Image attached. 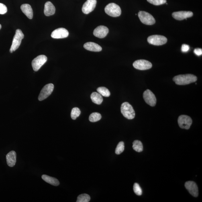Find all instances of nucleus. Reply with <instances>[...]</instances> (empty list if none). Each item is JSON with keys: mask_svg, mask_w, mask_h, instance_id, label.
<instances>
[{"mask_svg": "<svg viewBox=\"0 0 202 202\" xmlns=\"http://www.w3.org/2000/svg\"><path fill=\"white\" fill-rule=\"evenodd\" d=\"M97 91L100 95L105 97H109L111 95L110 92L109 90L105 87L98 88Z\"/></svg>", "mask_w": 202, "mask_h": 202, "instance_id": "24", "label": "nucleus"}, {"mask_svg": "<svg viewBox=\"0 0 202 202\" xmlns=\"http://www.w3.org/2000/svg\"><path fill=\"white\" fill-rule=\"evenodd\" d=\"M197 76L193 74H180L174 76L173 81L178 85H188L197 81Z\"/></svg>", "mask_w": 202, "mask_h": 202, "instance_id": "1", "label": "nucleus"}, {"mask_svg": "<svg viewBox=\"0 0 202 202\" xmlns=\"http://www.w3.org/2000/svg\"><path fill=\"white\" fill-rule=\"evenodd\" d=\"M84 48L86 50L93 52H100L102 50V48L99 45L93 42H88L84 44Z\"/></svg>", "mask_w": 202, "mask_h": 202, "instance_id": "19", "label": "nucleus"}, {"mask_svg": "<svg viewBox=\"0 0 202 202\" xmlns=\"http://www.w3.org/2000/svg\"><path fill=\"white\" fill-rule=\"evenodd\" d=\"M21 9L23 13L28 18L32 19L33 17V11L31 6L28 4H24L21 5Z\"/></svg>", "mask_w": 202, "mask_h": 202, "instance_id": "20", "label": "nucleus"}, {"mask_svg": "<svg viewBox=\"0 0 202 202\" xmlns=\"http://www.w3.org/2000/svg\"><path fill=\"white\" fill-rule=\"evenodd\" d=\"M133 66L137 69L146 70L151 68L152 64L148 61L145 60H139L135 61L133 64Z\"/></svg>", "mask_w": 202, "mask_h": 202, "instance_id": "11", "label": "nucleus"}, {"mask_svg": "<svg viewBox=\"0 0 202 202\" xmlns=\"http://www.w3.org/2000/svg\"><path fill=\"white\" fill-rule=\"evenodd\" d=\"M105 10L106 14L112 17H117L120 16L121 14V10L119 5L115 3H110L105 8Z\"/></svg>", "mask_w": 202, "mask_h": 202, "instance_id": "4", "label": "nucleus"}, {"mask_svg": "<svg viewBox=\"0 0 202 202\" xmlns=\"http://www.w3.org/2000/svg\"><path fill=\"white\" fill-rule=\"evenodd\" d=\"M69 33L67 29L63 28H60L53 31L51 36L54 39H62L68 37Z\"/></svg>", "mask_w": 202, "mask_h": 202, "instance_id": "13", "label": "nucleus"}, {"mask_svg": "<svg viewBox=\"0 0 202 202\" xmlns=\"http://www.w3.org/2000/svg\"><path fill=\"white\" fill-rule=\"evenodd\" d=\"M189 46L188 45L184 44L182 45V51L183 52H187L189 50Z\"/></svg>", "mask_w": 202, "mask_h": 202, "instance_id": "32", "label": "nucleus"}, {"mask_svg": "<svg viewBox=\"0 0 202 202\" xmlns=\"http://www.w3.org/2000/svg\"><path fill=\"white\" fill-rule=\"evenodd\" d=\"M133 190L137 195L140 196L142 195V191L140 186L138 183H135L133 186Z\"/></svg>", "mask_w": 202, "mask_h": 202, "instance_id": "29", "label": "nucleus"}, {"mask_svg": "<svg viewBox=\"0 0 202 202\" xmlns=\"http://www.w3.org/2000/svg\"><path fill=\"white\" fill-rule=\"evenodd\" d=\"M133 150L137 152H142L143 150V146L142 142L138 140L134 141L133 142Z\"/></svg>", "mask_w": 202, "mask_h": 202, "instance_id": "23", "label": "nucleus"}, {"mask_svg": "<svg viewBox=\"0 0 202 202\" xmlns=\"http://www.w3.org/2000/svg\"><path fill=\"white\" fill-rule=\"evenodd\" d=\"M97 0H87L82 6V11L85 14H89L95 8Z\"/></svg>", "mask_w": 202, "mask_h": 202, "instance_id": "12", "label": "nucleus"}, {"mask_svg": "<svg viewBox=\"0 0 202 202\" xmlns=\"http://www.w3.org/2000/svg\"><path fill=\"white\" fill-rule=\"evenodd\" d=\"M47 60V57L44 55L39 56L32 61V65L33 70L38 71Z\"/></svg>", "mask_w": 202, "mask_h": 202, "instance_id": "7", "label": "nucleus"}, {"mask_svg": "<svg viewBox=\"0 0 202 202\" xmlns=\"http://www.w3.org/2000/svg\"><path fill=\"white\" fill-rule=\"evenodd\" d=\"M109 31V29L107 27L104 25H100L95 29L93 34L97 38H103L107 36Z\"/></svg>", "mask_w": 202, "mask_h": 202, "instance_id": "15", "label": "nucleus"}, {"mask_svg": "<svg viewBox=\"0 0 202 202\" xmlns=\"http://www.w3.org/2000/svg\"><path fill=\"white\" fill-rule=\"evenodd\" d=\"M122 114L123 116L128 119H132L134 118L135 112L132 106L127 102L122 104L121 108Z\"/></svg>", "mask_w": 202, "mask_h": 202, "instance_id": "2", "label": "nucleus"}, {"mask_svg": "<svg viewBox=\"0 0 202 202\" xmlns=\"http://www.w3.org/2000/svg\"><path fill=\"white\" fill-rule=\"evenodd\" d=\"M178 125L180 128L183 129H189L193 123L191 117L187 115H182L178 119Z\"/></svg>", "mask_w": 202, "mask_h": 202, "instance_id": "9", "label": "nucleus"}, {"mask_svg": "<svg viewBox=\"0 0 202 202\" xmlns=\"http://www.w3.org/2000/svg\"><path fill=\"white\" fill-rule=\"evenodd\" d=\"M143 97L147 104L154 107L156 103V96L152 92L149 90H147L143 94Z\"/></svg>", "mask_w": 202, "mask_h": 202, "instance_id": "10", "label": "nucleus"}, {"mask_svg": "<svg viewBox=\"0 0 202 202\" xmlns=\"http://www.w3.org/2000/svg\"><path fill=\"white\" fill-rule=\"evenodd\" d=\"M2 27V25L1 24H0V30H1Z\"/></svg>", "mask_w": 202, "mask_h": 202, "instance_id": "34", "label": "nucleus"}, {"mask_svg": "<svg viewBox=\"0 0 202 202\" xmlns=\"http://www.w3.org/2000/svg\"><path fill=\"white\" fill-rule=\"evenodd\" d=\"M124 150V144L123 142H119L115 150V153L119 155L122 153Z\"/></svg>", "mask_w": 202, "mask_h": 202, "instance_id": "28", "label": "nucleus"}, {"mask_svg": "<svg viewBox=\"0 0 202 202\" xmlns=\"http://www.w3.org/2000/svg\"><path fill=\"white\" fill-rule=\"evenodd\" d=\"M54 89V85L52 84H49L45 85L40 92L38 97L39 101H41L46 99L52 93Z\"/></svg>", "mask_w": 202, "mask_h": 202, "instance_id": "8", "label": "nucleus"}, {"mask_svg": "<svg viewBox=\"0 0 202 202\" xmlns=\"http://www.w3.org/2000/svg\"><path fill=\"white\" fill-rule=\"evenodd\" d=\"M149 3L155 5H160L166 3V0H147Z\"/></svg>", "mask_w": 202, "mask_h": 202, "instance_id": "30", "label": "nucleus"}, {"mask_svg": "<svg viewBox=\"0 0 202 202\" xmlns=\"http://www.w3.org/2000/svg\"><path fill=\"white\" fill-rule=\"evenodd\" d=\"M42 178L44 181L46 182V183L51 184V185L54 186H58L59 185V182L55 178L44 174L42 176Z\"/></svg>", "mask_w": 202, "mask_h": 202, "instance_id": "21", "label": "nucleus"}, {"mask_svg": "<svg viewBox=\"0 0 202 202\" xmlns=\"http://www.w3.org/2000/svg\"><path fill=\"white\" fill-rule=\"evenodd\" d=\"M90 199V196L87 194H82L78 196L77 202H89Z\"/></svg>", "mask_w": 202, "mask_h": 202, "instance_id": "26", "label": "nucleus"}, {"mask_svg": "<svg viewBox=\"0 0 202 202\" xmlns=\"http://www.w3.org/2000/svg\"><path fill=\"white\" fill-rule=\"evenodd\" d=\"M194 52L196 55L198 56L201 55L202 54V50L200 48H197L195 49L194 50Z\"/></svg>", "mask_w": 202, "mask_h": 202, "instance_id": "33", "label": "nucleus"}, {"mask_svg": "<svg viewBox=\"0 0 202 202\" xmlns=\"http://www.w3.org/2000/svg\"><path fill=\"white\" fill-rule=\"evenodd\" d=\"M185 187L190 194L194 197L199 195V190L197 184L193 181H188L185 183Z\"/></svg>", "mask_w": 202, "mask_h": 202, "instance_id": "14", "label": "nucleus"}, {"mask_svg": "<svg viewBox=\"0 0 202 202\" xmlns=\"http://www.w3.org/2000/svg\"><path fill=\"white\" fill-rule=\"evenodd\" d=\"M101 114L97 112L92 113L89 117V120L91 122H96L101 120Z\"/></svg>", "mask_w": 202, "mask_h": 202, "instance_id": "25", "label": "nucleus"}, {"mask_svg": "<svg viewBox=\"0 0 202 202\" xmlns=\"http://www.w3.org/2000/svg\"><path fill=\"white\" fill-rule=\"evenodd\" d=\"M81 112L78 107H74L72 109L71 113V118L73 120H75L81 114Z\"/></svg>", "mask_w": 202, "mask_h": 202, "instance_id": "27", "label": "nucleus"}, {"mask_svg": "<svg viewBox=\"0 0 202 202\" xmlns=\"http://www.w3.org/2000/svg\"><path fill=\"white\" fill-rule=\"evenodd\" d=\"M24 38V35L20 29H18L16 30L15 34L14 37L12 44L11 46L10 52L12 53L16 51L20 46L21 41Z\"/></svg>", "mask_w": 202, "mask_h": 202, "instance_id": "3", "label": "nucleus"}, {"mask_svg": "<svg viewBox=\"0 0 202 202\" xmlns=\"http://www.w3.org/2000/svg\"><path fill=\"white\" fill-rule=\"evenodd\" d=\"M56 12V8L53 4L50 1L45 3L44 13L46 16L53 15Z\"/></svg>", "mask_w": 202, "mask_h": 202, "instance_id": "17", "label": "nucleus"}, {"mask_svg": "<svg viewBox=\"0 0 202 202\" xmlns=\"http://www.w3.org/2000/svg\"><path fill=\"white\" fill-rule=\"evenodd\" d=\"M148 41L150 44L159 46L166 44L167 42V39L162 35H153L148 37Z\"/></svg>", "mask_w": 202, "mask_h": 202, "instance_id": "6", "label": "nucleus"}, {"mask_svg": "<svg viewBox=\"0 0 202 202\" xmlns=\"http://www.w3.org/2000/svg\"><path fill=\"white\" fill-rule=\"evenodd\" d=\"M7 12V8L6 5L0 3V14H4Z\"/></svg>", "mask_w": 202, "mask_h": 202, "instance_id": "31", "label": "nucleus"}, {"mask_svg": "<svg viewBox=\"0 0 202 202\" xmlns=\"http://www.w3.org/2000/svg\"><path fill=\"white\" fill-rule=\"evenodd\" d=\"M16 153L14 151H11L6 156L7 162L8 165L10 167H13L16 162Z\"/></svg>", "mask_w": 202, "mask_h": 202, "instance_id": "18", "label": "nucleus"}, {"mask_svg": "<svg viewBox=\"0 0 202 202\" xmlns=\"http://www.w3.org/2000/svg\"><path fill=\"white\" fill-rule=\"evenodd\" d=\"M193 13L191 11H180L172 14V16L178 20H182L193 16Z\"/></svg>", "mask_w": 202, "mask_h": 202, "instance_id": "16", "label": "nucleus"}, {"mask_svg": "<svg viewBox=\"0 0 202 202\" xmlns=\"http://www.w3.org/2000/svg\"><path fill=\"white\" fill-rule=\"evenodd\" d=\"M138 16L141 22L144 24L152 25L156 23V20L150 14L146 12L139 11L138 13Z\"/></svg>", "mask_w": 202, "mask_h": 202, "instance_id": "5", "label": "nucleus"}, {"mask_svg": "<svg viewBox=\"0 0 202 202\" xmlns=\"http://www.w3.org/2000/svg\"><path fill=\"white\" fill-rule=\"evenodd\" d=\"M91 99L94 103L101 105L102 103L103 99L102 96L97 92H93L91 95Z\"/></svg>", "mask_w": 202, "mask_h": 202, "instance_id": "22", "label": "nucleus"}]
</instances>
